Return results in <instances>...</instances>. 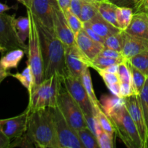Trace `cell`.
I'll return each mask as SVG.
<instances>
[{"instance_id": "cell-1", "label": "cell", "mask_w": 148, "mask_h": 148, "mask_svg": "<svg viewBox=\"0 0 148 148\" xmlns=\"http://www.w3.org/2000/svg\"><path fill=\"white\" fill-rule=\"evenodd\" d=\"M32 14V12H31ZM38 34L43 59L44 79L57 74L62 77L69 75L65 62V46L55 35L32 14Z\"/></svg>"}, {"instance_id": "cell-2", "label": "cell", "mask_w": 148, "mask_h": 148, "mask_svg": "<svg viewBox=\"0 0 148 148\" xmlns=\"http://www.w3.org/2000/svg\"><path fill=\"white\" fill-rule=\"evenodd\" d=\"M27 129L37 147L59 148L52 108L47 107L30 113Z\"/></svg>"}, {"instance_id": "cell-3", "label": "cell", "mask_w": 148, "mask_h": 148, "mask_svg": "<svg viewBox=\"0 0 148 148\" xmlns=\"http://www.w3.org/2000/svg\"><path fill=\"white\" fill-rule=\"evenodd\" d=\"M62 77L57 74L45 79L41 83L35 85L31 93L29 94V103L27 108L30 112L51 107L57 106V94Z\"/></svg>"}, {"instance_id": "cell-4", "label": "cell", "mask_w": 148, "mask_h": 148, "mask_svg": "<svg viewBox=\"0 0 148 148\" xmlns=\"http://www.w3.org/2000/svg\"><path fill=\"white\" fill-rule=\"evenodd\" d=\"M114 126L115 134L129 148H144L137 127L125 106L108 116Z\"/></svg>"}, {"instance_id": "cell-5", "label": "cell", "mask_w": 148, "mask_h": 148, "mask_svg": "<svg viewBox=\"0 0 148 148\" xmlns=\"http://www.w3.org/2000/svg\"><path fill=\"white\" fill-rule=\"evenodd\" d=\"M57 107L67 122L75 130L88 127L83 112L61 82L57 94Z\"/></svg>"}, {"instance_id": "cell-6", "label": "cell", "mask_w": 148, "mask_h": 148, "mask_svg": "<svg viewBox=\"0 0 148 148\" xmlns=\"http://www.w3.org/2000/svg\"><path fill=\"white\" fill-rule=\"evenodd\" d=\"M27 15H28L30 19V30L28 38V45H27L28 51L27 53V64L30 65L33 71L36 85H38L44 80L43 59H42L41 50H40L36 25L32 16L31 12L27 9Z\"/></svg>"}, {"instance_id": "cell-7", "label": "cell", "mask_w": 148, "mask_h": 148, "mask_svg": "<svg viewBox=\"0 0 148 148\" xmlns=\"http://www.w3.org/2000/svg\"><path fill=\"white\" fill-rule=\"evenodd\" d=\"M14 14H0V53L1 54L16 49H22L27 53L28 46L19 38L14 27Z\"/></svg>"}, {"instance_id": "cell-8", "label": "cell", "mask_w": 148, "mask_h": 148, "mask_svg": "<svg viewBox=\"0 0 148 148\" xmlns=\"http://www.w3.org/2000/svg\"><path fill=\"white\" fill-rule=\"evenodd\" d=\"M59 148H84L77 132L65 119L57 106L52 108Z\"/></svg>"}, {"instance_id": "cell-9", "label": "cell", "mask_w": 148, "mask_h": 148, "mask_svg": "<svg viewBox=\"0 0 148 148\" xmlns=\"http://www.w3.org/2000/svg\"><path fill=\"white\" fill-rule=\"evenodd\" d=\"M62 80L68 92L80 107L85 119L95 116L94 107L84 88L82 79L69 74L62 77Z\"/></svg>"}, {"instance_id": "cell-10", "label": "cell", "mask_w": 148, "mask_h": 148, "mask_svg": "<svg viewBox=\"0 0 148 148\" xmlns=\"http://www.w3.org/2000/svg\"><path fill=\"white\" fill-rule=\"evenodd\" d=\"M65 62L69 75L79 79L85 69L92 66V61L79 50L76 44L65 46Z\"/></svg>"}, {"instance_id": "cell-11", "label": "cell", "mask_w": 148, "mask_h": 148, "mask_svg": "<svg viewBox=\"0 0 148 148\" xmlns=\"http://www.w3.org/2000/svg\"><path fill=\"white\" fill-rule=\"evenodd\" d=\"M125 99V106L132 119L134 124L137 127L141 140L143 141L144 148H145L146 141L148 136V129L145 118L144 113L142 108L139 95H134L124 98Z\"/></svg>"}, {"instance_id": "cell-12", "label": "cell", "mask_w": 148, "mask_h": 148, "mask_svg": "<svg viewBox=\"0 0 148 148\" xmlns=\"http://www.w3.org/2000/svg\"><path fill=\"white\" fill-rule=\"evenodd\" d=\"M58 5L57 0H33L27 9L42 24L53 31V14Z\"/></svg>"}, {"instance_id": "cell-13", "label": "cell", "mask_w": 148, "mask_h": 148, "mask_svg": "<svg viewBox=\"0 0 148 148\" xmlns=\"http://www.w3.org/2000/svg\"><path fill=\"white\" fill-rule=\"evenodd\" d=\"M30 113L27 108L20 115L0 119V128L1 131L11 141L23 135L26 132Z\"/></svg>"}, {"instance_id": "cell-14", "label": "cell", "mask_w": 148, "mask_h": 148, "mask_svg": "<svg viewBox=\"0 0 148 148\" xmlns=\"http://www.w3.org/2000/svg\"><path fill=\"white\" fill-rule=\"evenodd\" d=\"M53 31L65 46L76 44L75 33L68 24L64 12L59 5L55 9L53 14Z\"/></svg>"}, {"instance_id": "cell-15", "label": "cell", "mask_w": 148, "mask_h": 148, "mask_svg": "<svg viewBox=\"0 0 148 148\" xmlns=\"http://www.w3.org/2000/svg\"><path fill=\"white\" fill-rule=\"evenodd\" d=\"M75 42L79 50L90 61L98 56L104 48L103 43L91 38L83 29L75 34Z\"/></svg>"}, {"instance_id": "cell-16", "label": "cell", "mask_w": 148, "mask_h": 148, "mask_svg": "<svg viewBox=\"0 0 148 148\" xmlns=\"http://www.w3.org/2000/svg\"><path fill=\"white\" fill-rule=\"evenodd\" d=\"M148 49V40L124 31V42L121 53L126 61Z\"/></svg>"}, {"instance_id": "cell-17", "label": "cell", "mask_w": 148, "mask_h": 148, "mask_svg": "<svg viewBox=\"0 0 148 148\" xmlns=\"http://www.w3.org/2000/svg\"><path fill=\"white\" fill-rule=\"evenodd\" d=\"M131 35L148 40V14L144 12H134L130 25L125 30Z\"/></svg>"}, {"instance_id": "cell-18", "label": "cell", "mask_w": 148, "mask_h": 148, "mask_svg": "<svg viewBox=\"0 0 148 148\" xmlns=\"http://www.w3.org/2000/svg\"><path fill=\"white\" fill-rule=\"evenodd\" d=\"M88 25L101 38L105 40L107 37L121 31L119 28L115 27L112 24L106 20L98 14H97L92 20L87 22Z\"/></svg>"}, {"instance_id": "cell-19", "label": "cell", "mask_w": 148, "mask_h": 148, "mask_svg": "<svg viewBox=\"0 0 148 148\" xmlns=\"http://www.w3.org/2000/svg\"><path fill=\"white\" fill-rule=\"evenodd\" d=\"M100 103L103 111L109 116L119 108L125 106V99L113 94H104L101 97Z\"/></svg>"}, {"instance_id": "cell-20", "label": "cell", "mask_w": 148, "mask_h": 148, "mask_svg": "<svg viewBox=\"0 0 148 148\" xmlns=\"http://www.w3.org/2000/svg\"><path fill=\"white\" fill-rule=\"evenodd\" d=\"M95 2L100 15L113 25L118 27L116 21V11L118 7L108 0H101Z\"/></svg>"}, {"instance_id": "cell-21", "label": "cell", "mask_w": 148, "mask_h": 148, "mask_svg": "<svg viewBox=\"0 0 148 148\" xmlns=\"http://www.w3.org/2000/svg\"><path fill=\"white\" fill-rule=\"evenodd\" d=\"M25 53L26 52L22 49L10 50L2 54L0 59V64L6 70L10 71L12 69H17Z\"/></svg>"}, {"instance_id": "cell-22", "label": "cell", "mask_w": 148, "mask_h": 148, "mask_svg": "<svg viewBox=\"0 0 148 148\" xmlns=\"http://www.w3.org/2000/svg\"><path fill=\"white\" fill-rule=\"evenodd\" d=\"M26 64L27 66L23 72H17L14 74L11 73L10 76L18 80L21 83V85L27 89L28 93L30 94L36 85V82H35V77L31 67L28 64L26 63Z\"/></svg>"}, {"instance_id": "cell-23", "label": "cell", "mask_w": 148, "mask_h": 148, "mask_svg": "<svg viewBox=\"0 0 148 148\" xmlns=\"http://www.w3.org/2000/svg\"><path fill=\"white\" fill-rule=\"evenodd\" d=\"M134 14L132 7H118L116 11V21L118 27L121 30L125 31L130 25Z\"/></svg>"}, {"instance_id": "cell-24", "label": "cell", "mask_w": 148, "mask_h": 148, "mask_svg": "<svg viewBox=\"0 0 148 148\" xmlns=\"http://www.w3.org/2000/svg\"><path fill=\"white\" fill-rule=\"evenodd\" d=\"M81 79H82L84 88H85V90H86L87 93H88V96H89L90 100L91 103H92V106H93L94 109L95 110L97 108L101 106V103H100V101H98V98H97L95 91H94L92 77H91L90 72V68H87L85 69L84 73L82 74Z\"/></svg>"}, {"instance_id": "cell-25", "label": "cell", "mask_w": 148, "mask_h": 148, "mask_svg": "<svg viewBox=\"0 0 148 148\" xmlns=\"http://www.w3.org/2000/svg\"><path fill=\"white\" fill-rule=\"evenodd\" d=\"M14 27L20 40L25 43V40L29 38L30 30V19L29 16L20 17L14 20Z\"/></svg>"}, {"instance_id": "cell-26", "label": "cell", "mask_w": 148, "mask_h": 148, "mask_svg": "<svg viewBox=\"0 0 148 148\" xmlns=\"http://www.w3.org/2000/svg\"><path fill=\"white\" fill-rule=\"evenodd\" d=\"M127 63L128 64L129 68H130V72H131L132 81V85L134 92H135L136 95H140L143 88H144L147 77L145 75H144L143 72H140L139 69H137V68L130 64L127 61Z\"/></svg>"}, {"instance_id": "cell-27", "label": "cell", "mask_w": 148, "mask_h": 148, "mask_svg": "<svg viewBox=\"0 0 148 148\" xmlns=\"http://www.w3.org/2000/svg\"><path fill=\"white\" fill-rule=\"evenodd\" d=\"M77 132L84 148H100L96 136L88 127L80 129Z\"/></svg>"}, {"instance_id": "cell-28", "label": "cell", "mask_w": 148, "mask_h": 148, "mask_svg": "<svg viewBox=\"0 0 148 148\" xmlns=\"http://www.w3.org/2000/svg\"><path fill=\"white\" fill-rule=\"evenodd\" d=\"M127 61L148 77V49Z\"/></svg>"}, {"instance_id": "cell-29", "label": "cell", "mask_w": 148, "mask_h": 148, "mask_svg": "<svg viewBox=\"0 0 148 148\" xmlns=\"http://www.w3.org/2000/svg\"><path fill=\"white\" fill-rule=\"evenodd\" d=\"M97 14H98V12L95 1L82 0L80 14H79V18L82 20V23H87L90 21Z\"/></svg>"}, {"instance_id": "cell-30", "label": "cell", "mask_w": 148, "mask_h": 148, "mask_svg": "<svg viewBox=\"0 0 148 148\" xmlns=\"http://www.w3.org/2000/svg\"><path fill=\"white\" fill-rule=\"evenodd\" d=\"M95 117H96L97 120H98V123L102 127L103 130L109 134L111 137L114 138V134H115V131H114V126H113L112 122L111 121L110 119L108 118V116L105 114L103 111L101 106L98 107L95 110Z\"/></svg>"}, {"instance_id": "cell-31", "label": "cell", "mask_w": 148, "mask_h": 148, "mask_svg": "<svg viewBox=\"0 0 148 148\" xmlns=\"http://www.w3.org/2000/svg\"><path fill=\"white\" fill-rule=\"evenodd\" d=\"M124 31L121 30L119 33L109 36L105 38L103 46L106 48L114 49L121 52L124 46Z\"/></svg>"}, {"instance_id": "cell-32", "label": "cell", "mask_w": 148, "mask_h": 148, "mask_svg": "<svg viewBox=\"0 0 148 148\" xmlns=\"http://www.w3.org/2000/svg\"><path fill=\"white\" fill-rule=\"evenodd\" d=\"M36 147L32 134L27 129L25 132L20 137L14 139L11 141L10 148L11 147H23V148H33Z\"/></svg>"}, {"instance_id": "cell-33", "label": "cell", "mask_w": 148, "mask_h": 148, "mask_svg": "<svg viewBox=\"0 0 148 148\" xmlns=\"http://www.w3.org/2000/svg\"><path fill=\"white\" fill-rule=\"evenodd\" d=\"M96 137L100 148H114V139L102 129L99 123L96 128Z\"/></svg>"}, {"instance_id": "cell-34", "label": "cell", "mask_w": 148, "mask_h": 148, "mask_svg": "<svg viewBox=\"0 0 148 148\" xmlns=\"http://www.w3.org/2000/svg\"><path fill=\"white\" fill-rule=\"evenodd\" d=\"M64 12L68 24H69V27H71L73 33H75V35L77 33H78L79 30H82V27H83V23L80 20L79 17H78L75 13L72 12L70 9L66 10Z\"/></svg>"}, {"instance_id": "cell-35", "label": "cell", "mask_w": 148, "mask_h": 148, "mask_svg": "<svg viewBox=\"0 0 148 148\" xmlns=\"http://www.w3.org/2000/svg\"><path fill=\"white\" fill-rule=\"evenodd\" d=\"M123 62V61L118 60V59H110V58L105 57V56L98 55L92 61V66L91 68L95 70L96 69H103L112 64H119Z\"/></svg>"}, {"instance_id": "cell-36", "label": "cell", "mask_w": 148, "mask_h": 148, "mask_svg": "<svg viewBox=\"0 0 148 148\" xmlns=\"http://www.w3.org/2000/svg\"><path fill=\"white\" fill-rule=\"evenodd\" d=\"M118 76L120 82H130L132 84V75L127 61L123 62L119 64Z\"/></svg>"}, {"instance_id": "cell-37", "label": "cell", "mask_w": 148, "mask_h": 148, "mask_svg": "<svg viewBox=\"0 0 148 148\" xmlns=\"http://www.w3.org/2000/svg\"><path fill=\"white\" fill-rule=\"evenodd\" d=\"M139 97H140V103H141L142 108H143V113H144L148 129V77L146 79L144 88Z\"/></svg>"}, {"instance_id": "cell-38", "label": "cell", "mask_w": 148, "mask_h": 148, "mask_svg": "<svg viewBox=\"0 0 148 148\" xmlns=\"http://www.w3.org/2000/svg\"><path fill=\"white\" fill-rule=\"evenodd\" d=\"M95 71L102 77L104 83L106 84V87H108L109 85H112V84L115 83V82H119L118 74L110 73V72H108L106 71L103 70V69H96Z\"/></svg>"}, {"instance_id": "cell-39", "label": "cell", "mask_w": 148, "mask_h": 148, "mask_svg": "<svg viewBox=\"0 0 148 148\" xmlns=\"http://www.w3.org/2000/svg\"><path fill=\"white\" fill-rule=\"evenodd\" d=\"M99 55L105 56V57L107 58H110V59H118V60L123 61V62H125L126 61L125 59H124L121 52L114 50V49H109V48L104 47L103 49L101 51V52L100 53Z\"/></svg>"}, {"instance_id": "cell-40", "label": "cell", "mask_w": 148, "mask_h": 148, "mask_svg": "<svg viewBox=\"0 0 148 148\" xmlns=\"http://www.w3.org/2000/svg\"><path fill=\"white\" fill-rule=\"evenodd\" d=\"M120 93L121 98H124L136 95L132 84L130 82H120Z\"/></svg>"}, {"instance_id": "cell-41", "label": "cell", "mask_w": 148, "mask_h": 148, "mask_svg": "<svg viewBox=\"0 0 148 148\" xmlns=\"http://www.w3.org/2000/svg\"><path fill=\"white\" fill-rule=\"evenodd\" d=\"M82 29H83V30L86 32L87 34H88V36L91 38L93 39V40H96V41L100 42V43H101L103 44L104 40H104L103 38H101L99 35L97 34V33H95V32L94 31V30H92V29L91 28L89 25H88V23H83V27H82Z\"/></svg>"}, {"instance_id": "cell-42", "label": "cell", "mask_w": 148, "mask_h": 148, "mask_svg": "<svg viewBox=\"0 0 148 148\" xmlns=\"http://www.w3.org/2000/svg\"><path fill=\"white\" fill-rule=\"evenodd\" d=\"M117 7H128L134 8L136 0H108Z\"/></svg>"}, {"instance_id": "cell-43", "label": "cell", "mask_w": 148, "mask_h": 148, "mask_svg": "<svg viewBox=\"0 0 148 148\" xmlns=\"http://www.w3.org/2000/svg\"><path fill=\"white\" fill-rule=\"evenodd\" d=\"M82 0H71V11L75 13L78 17H79V14H80V10L81 7H82Z\"/></svg>"}, {"instance_id": "cell-44", "label": "cell", "mask_w": 148, "mask_h": 148, "mask_svg": "<svg viewBox=\"0 0 148 148\" xmlns=\"http://www.w3.org/2000/svg\"><path fill=\"white\" fill-rule=\"evenodd\" d=\"M11 140L3 133L0 128V148H10Z\"/></svg>"}, {"instance_id": "cell-45", "label": "cell", "mask_w": 148, "mask_h": 148, "mask_svg": "<svg viewBox=\"0 0 148 148\" xmlns=\"http://www.w3.org/2000/svg\"><path fill=\"white\" fill-rule=\"evenodd\" d=\"M134 12H144L148 14V0H142L141 2L133 8Z\"/></svg>"}, {"instance_id": "cell-46", "label": "cell", "mask_w": 148, "mask_h": 148, "mask_svg": "<svg viewBox=\"0 0 148 148\" xmlns=\"http://www.w3.org/2000/svg\"><path fill=\"white\" fill-rule=\"evenodd\" d=\"M107 88L109 90L111 94L116 95V96L121 97V93H120V82H115V83L109 85Z\"/></svg>"}, {"instance_id": "cell-47", "label": "cell", "mask_w": 148, "mask_h": 148, "mask_svg": "<svg viewBox=\"0 0 148 148\" xmlns=\"http://www.w3.org/2000/svg\"><path fill=\"white\" fill-rule=\"evenodd\" d=\"M57 2L59 7L63 10V12L70 9L71 0H57Z\"/></svg>"}, {"instance_id": "cell-48", "label": "cell", "mask_w": 148, "mask_h": 148, "mask_svg": "<svg viewBox=\"0 0 148 148\" xmlns=\"http://www.w3.org/2000/svg\"><path fill=\"white\" fill-rule=\"evenodd\" d=\"M119 64H112L111 66H108V67L103 69V70L106 71V72H110V73L113 74H118V70H119Z\"/></svg>"}, {"instance_id": "cell-49", "label": "cell", "mask_w": 148, "mask_h": 148, "mask_svg": "<svg viewBox=\"0 0 148 148\" xmlns=\"http://www.w3.org/2000/svg\"><path fill=\"white\" fill-rule=\"evenodd\" d=\"M10 75H11V73H10V71L6 70L0 64V79H4L6 77L10 76Z\"/></svg>"}, {"instance_id": "cell-50", "label": "cell", "mask_w": 148, "mask_h": 148, "mask_svg": "<svg viewBox=\"0 0 148 148\" xmlns=\"http://www.w3.org/2000/svg\"><path fill=\"white\" fill-rule=\"evenodd\" d=\"M10 9H11V7H9L8 5L0 2V14H1V13H4L5 12L10 10Z\"/></svg>"}, {"instance_id": "cell-51", "label": "cell", "mask_w": 148, "mask_h": 148, "mask_svg": "<svg viewBox=\"0 0 148 148\" xmlns=\"http://www.w3.org/2000/svg\"><path fill=\"white\" fill-rule=\"evenodd\" d=\"M17 1H19L20 3H21V4H23L26 8H28V7H30V4H31V1H33V0H17Z\"/></svg>"}, {"instance_id": "cell-52", "label": "cell", "mask_w": 148, "mask_h": 148, "mask_svg": "<svg viewBox=\"0 0 148 148\" xmlns=\"http://www.w3.org/2000/svg\"><path fill=\"white\" fill-rule=\"evenodd\" d=\"M141 1L142 0H136V3H135V5H134V7H135L136 6H137L139 4H140V2H141Z\"/></svg>"}, {"instance_id": "cell-53", "label": "cell", "mask_w": 148, "mask_h": 148, "mask_svg": "<svg viewBox=\"0 0 148 148\" xmlns=\"http://www.w3.org/2000/svg\"><path fill=\"white\" fill-rule=\"evenodd\" d=\"M145 148H148V136H147V141H146Z\"/></svg>"}, {"instance_id": "cell-54", "label": "cell", "mask_w": 148, "mask_h": 148, "mask_svg": "<svg viewBox=\"0 0 148 148\" xmlns=\"http://www.w3.org/2000/svg\"><path fill=\"white\" fill-rule=\"evenodd\" d=\"M3 81H4V79H0V86H1V84L2 83Z\"/></svg>"}, {"instance_id": "cell-55", "label": "cell", "mask_w": 148, "mask_h": 148, "mask_svg": "<svg viewBox=\"0 0 148 148\" xmlns=\"http://www.w3.org/2000/svg\"><path fill=\"white\" fill-rule=\"evenodd\" d=\"M89 1H101V0H89Z\"/></svg>"}]
</instances>
